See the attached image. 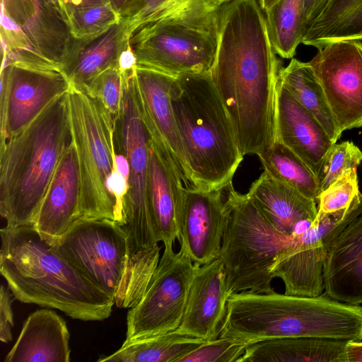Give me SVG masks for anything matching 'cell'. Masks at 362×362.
<instances>
[{"instance_id": "cell-13", "label": "cell", "mask_w": 362, "mask_h": 362, "mask_svg": "<svg viewBox=\"0 0 362 362\" xmlns=\"http://www.w3.org/2000/svg\"><path fill=\"white\" fill-rule=\"evenodd\" d=\"M148 289L127 315L124 341L177 329L182 320L196 264L164 247Z\"/></svg>"}, {"instance_id": "cell-37", "label": "cell", "mask_w": 362, "mask_h": 362, "mask_svg": "<svg viewBox=\"0 0 362 362\" xmlns=\"http://www.w3.org/2000/svg\"><path fill=\"white\" fill-rule=\"evenodd\" d=\"M249 344L243 341L218 337L206 341L177 362H238Z\"/></svg>"}, {"instance_id": "cell-43", "label": "cell", "mask_w": 362, "mask_h": 362, "mask_svg": "<svg viewBox=\"0 0 362 362\" xmlns=\"http://www.w3.org/2000/svg\"><path fill=\"white\" fill-rule=\"evenodd\" d=\"M115 164L118 172L128 181L129 175V166L127 158L122 153L115 151Z\"/></svg>"}, {"instance_id": "cell-9", "label": "cell", "mask_w": 362, "mask_h": 362, "mask_svg": "<svg viewBox=\"0 0 362 362\" xmlns=\"http://www.w3.org/2000/svg\"><path fill=\"white\" fill-rule=\"evenodd\" d=\"M1 66L62 71L76 39L57 0H1Z\"/></svg>"}, {"instance_id": "cell-5", "label": "cell", "mask_w": 362, "mask_h": 362, "mask_svg": "<svg viewBox=\"0 0 362 362\" xmlns=\"http://www.w3.org/2000/svg\"><path fill=\"white\" fill-rule=\"evenodd\" d=\"M170 98L192 186L223 189L244 156L209 72L175 77Z\"/></svg>"}, {"instance_id": "cell-23", "label": "cell", "mask_w": 362, "mask_h": 362, "mask_svg": "<svg viewBox=\"0 0 362 362\" xmlns=\"http://www.w3.org/2000/svg\"><path fill=\"white\" fill-rule=\"evenodd\" d=\"M247 194L269 223L286 235L300 233L317 214L315 200L274 180L264 171Z\"/></svg>"}, {"instance_id": "cell-45", "label": "cell", "mask_w": 362, "mask_h": 362, "mask_svg": "<svg viewBox=\"0 0 362 362\" xmlns=\"http://www.w3.org/2000/svg\"><path fill=\"white\" fill-rule=\"evenodd\" d=\"M278 0H259V5L264 11Z\"/></svg>"}, {"instance_id": "cell-24", "label": "cell", "mask_w": 362, "mask_h": 362, "mask_svg": "<svg viewBox=\"0 0 362 362\" xmlns=\"http://www.w3.org/2000/svg\"><path fill=\"white\" fill-rule=\"evenodd\" d=\"M69 332L57 313L41 309L31 313L5 362H69Z\"/></svg>"}, {"instance_id": "cell-29", "label": "cell", "mask_w": 362, "mask_h": 362, "mask_svg": "<svg viewBox=\"0 0 362 362\" xmlns=\"http://www.w3.org/2000/svg\"><path fill=\"white\" fill-rule=\"evenodd\" d=\"M279 81L295 98L319 122L333 143L341 137L324 91L308 62L292 58L286 67H281Z\"/></svg>"}, {"instance_id": "cell-17", "label": "cell", "mask_w": 362, "mask_h": 362, "mask_svg": "<svg viewBox=\"0 0 362 362\" xmlns=\"http://www.w3.org/2000/svg\"><path fill=\"white\" fill-rule=\"evenodd\" d=\"M150 136L148 196L158 242L173 247L180 235L184 182L170 153L161 139Z\"/></svg>"}, {"instance_id": "cell-2", "label": "cell", "mask_w": 362, "mask_h": 362, "mask_svg": "<svg viewBox=\"0 0 362 362\" xmlns=\"http://www.w3.org/2000/svg\"><path fill=\"white\" fill-rule=\"evenodd\" d=\"M0 273L15 299L62 311L72 319L103 321L115 305L35 225L0 230Z\"/></svg>"}, {"instance_id": "cell-3", "label": "cell", "mask_w": 362, "mask_h": 362, "mask_svg": "<svg viewBox=\"0 0 362 362\" xmlns=\"http://www.w3.org/2000/svg\"><path fill=\"white\" fill-rule=\"evenodd\" d=\"M218 337L249 345L294 337L362 341V306L338 301L326 293L303 296L274 291L234 292Z\"/></svg>"}, {"instance_id": "cell-22", "label": "cell", "mask_w": 362, "mask_h": 362, "mask_svg": "<svg viewBox=\"0 0 362 362\" xmlns=\"http://www.w3.org/2000/svg\"><path fill=\"white\" fill-rule=\"evenodd\" d=\"M80 171L74 142L67 148L56 168L35 222L44 235L57 238L77 219L80 200Z\"/></svg>"}, {"instance_id": "cell-11", "label": "cell", "mask_w": 362, "mask_h": 362, "mask_svg": "<svg viewBox=\"0 0 362 362\" xmlns=\"http://www.w3.org/2000/svg\"><path fill=\"white\" fill-rule=\"evenodd\" d=\"M362 214V193L348 208L332 213L317 211L314 221L296 234L293 243L273 264L271 274L280 278L288 295L317 296L324 287V264L329 248L342 230Z\"/></svg>"}, {"instance_id": "cell-44", "label": "cell", "mask_w": 362, "mask_h": 362, "mask_svg": "<svg viewBox=\"0 0 362 362\" xmlns=\"http://www.w3.org/2000/svg\"><path fill=\"white\" fill-rule=\"evenodd\" d=\"M110 6L120 16V14L135 0H108Z\"/></svg>"}, {"instance_id": "cell-12", "label": "cell", "mask_w": 362, "mask_h": 362, "mask_svg": "<svg viewBox=\"0 0 362 362\" xmlns=\"http://www.w3.org/2000/svg\"><path fill=\"white\" fill-rule=\"evenodd\" d=\"M54 241L66 259L115 297L129 257L127 234L119 223L107 219L79 218Z\"/></svg>"}, {"instance_id": "cell-4", "label": "cell", "mask_w": 362, "mask_h": 362, "mask_svg": "<svg viewBox=\"0 0 362 362\" xmlns=\"http://www.w3.org/2000/svg\"><path fill=\"white\" fill-rule=\"evenodd\" d=\"M73 141L67 93L0 146V214L8 226L35 225L62 155Z\"/></svg>"}, {"instance_id": "cell-19", "label": "cell", "mask_w": 362, "mask_h": 362, "mask_svg": "<svg viewBox=\"0 0 362 362\" xmlns=\"http://www.w3.org/2000/svg\"><path fill=\"white\" fill-rule=\"evenodd\" d=\"M135 76L138 100L146 127L163 142L185 186H192L191 172L171 103L170 91L175 76L137 66Z\"/></svg>"}, {"instance_id": "cell-33", "label": "cell", "mask_w": 362, "mask_h": 362, "mask_svg": "<svg viewBox=\"0 0 362 362\" xmlns=\"http://www.w3.org/2000/svg\"><path fill=\"white\" fill-rule=\"evenodd\" d=\"M215 7L210 0H135L119 16L128 35L144 25L179 11Z\"/></svg>"}, {"instance_id": "cell-15", "label": "cell", "mask_w": 362, "mask_h": 362, "mask_svg": "<svg viewBox=\"0 0 362 362\" xmlns=\"http://www.w3.org/2000/svg\"><path fill=\"white\" fill-rule=\"evenodd\" d=\"M71 83L61 71L8 64L1 66V144L29 125Z\"/></svg>"}, {"instance_id": "cell-41", "label": "cell", "mask_w": 362, "mask_h": 362, "mask_svg": "<svg viewBox=\"0 0 362 362\" xmlns=\"http://www.w3.org/2000/svg\"><path fill=\"white\" fill-rule=\"evenodd\" d=\"M327 1V0H304L306 25L317 16Z\"/></svg>"}, {"instance_id": "cell-32", "label": "cell", "mask_w": 362, "mask_h": 362, "mask_svg": "<svg viewBox=\"0 0 362 362\" xmlns=\"http://www.w3.org/2000/svg\"><path fill=\"white\" fill-rule=\"evenodd\" d=\"M160 247L141 250L129 257L124 276L115 297L118 308H133L145 295L160 260Z\"/></svg>"}, {"instance_id": "cell-42", "label": "cell", "mask_w": 362, "mask_h": 362, "mask_svg": "<svg viewBox=\"0 0 362 362\" xmlns=\"http://www.w3.org/2000/svg\"><path fill=\"white\" fill-rule=\"evenodd\" d=\"M61 8L85 7L109 4L108 0H57Z\"/></svg>"}, {"instance_id": "cell-26", "label": "cell", "mask_w": 362, "mask_h": 362, "mask_svg": "<svg viewBox=\"0 0 362 362\" xmlns=\"http://www.w3.org/2000/svg\"><path fill=\"white\" fill-rule=\"evenodd\" d=\"M348 341L315 337H281L249 345L238 362H346Z\"/></svg>"}, {"instance_id": "cell-40", "label": "cell", "mask_w": 362, "mask_h": 362, "mask_svg": "<svg viewBox=\"0 0 362 362\" xmlns=\"http://www.w3.org/2000/svg\"><path fill=\"white\" fill-rule=\"evenodd\" d=\"M346 362H362V341H348L345 349Z\"/></svg>"}, {"instance_id": "cell-18", "label": "cell", "mask_w": 362, "mask_h": 362, "mask_svg": "<svg viewBox=\"0 0 362 362\" xmlns=\"http://www.w3.org/2000/svg\"><path fill=\"white\" fill-rule=\"evenodd\" d=\"M230 294L219 257L206 264H197L177 329L206 341L218 338Z\"/></svg>"}, {"instance_id": "cell-36", "label": "cell", "mask_w": 362, "mask_h": 362, "mask_svg": "<svg viewBox=\"0 0 362 362\" xmlns=\"http://www.w3.org/2000/svg\"><path fill=\"white\" fill-rule=\"evenodd\" d=\"M122 87L123 73L116 66L103 72L83 91L98 100L115 122L119 112Z\"/></svg>"}, {"instance_id": "cell-14", "label": "cell", "mask_w": 362, "mask_h": 362, "mask_svg": "<svg viewBox=\"0 0 362 362\" xmlns=\"http://www.w3.org/2000/svg\"><path fill=\"white\" fill-rule=\"evenodd\" d=\"M308 63L340 131L362 127V42H329Z\"/></svg>"}, {"instance_id": "cell-6", "label": "cell", "mask_w": 362, "mask_h": 362, "mask_svg": "<svg viewBox=\"0 0 362 362\" xmlns=\"http://www.w3.org/2000/svg\"><path fill=\"white\" fill-rule=\"evenodd\" d=\"M219 8L179 11L139 28L130 38L136 66L175 77L209 72L217 49Z\"/></svg>"}, {"instance_id": "cell-27", "label": "cell", "mask_w": 362, "mask_h": 362, "mask_svg": "<svg viewBox=\"0 0 362 362\" xmlns=\"http://www.w3.org/2000/svg\"><path fill=\"white\" fill-rule=\"evenodd\" d=\"M340 40H362V0H327L306 25L302 43L317 49Z\"/></svg>"}, {"instance_id": "cell-31", "label": "cell", "mask_w": 362, "mask_h": 362, "mask_svg": "<svg viewBox=\"0 0 362 362\" xmlns=\"http://www.w3.org/2000/svg\"><path fill=\"white\" fill-rule=\"evenodd\" d=\"M264 12L275 52L282 58L292 59L305 30L304 0H278Z\"/></svg>"}, {"instance_id": "cell-8", "label": "cell", "mask_w": 362, "mask_h": 362, "mask_svg": "<svg viewBox=\"0 0 362 362\" xmlns=\"http://www.w3.org/2000/svg\"><path fill=\"white\" fill-rule=\"evenodd\" d=\"M67 98L80 171L77 219H107L122 225L123 217L107 187L115 166V122L98 100L71 85Z\"/></svg>"}, {"instance_id": "cell-35", "label": "cell", "mask_w": 362, "mask_h": 362, "mask_svg": "<svg viewBox=\"0 0 362 362\" xmlns=\"http://www.w3.org/2000/svg\"><path fill=\"white\" fill-rule=\"evenodd\" d=\"M361 162L362 152L352 141L334 144L325 156L317 177L320 193L346 171L357 169Z\"/></svg>"}, {"instance_id": "cell-21", "label": "cell", "mask_w": 362, "mask_h": 362, "mask_svg": "<svg viewBox=\"0 0 362 362\" xmlns=\"http://www.w3.org/2000/svg\"><path fill=\"white\" fill-rule=\"evenodd\" d=\"M325 293L348 304H362V214L337 236L323 269Z\"/></svg>"}, {"instance_id": "cell-46", "label": "cell", "mask_w": 362, "mask_h": 362, "mask_svg": "<svg viewBox=\"0 0 362 362\" xmlns=\"http://www.w3.org/2000/svg\"><path fill=\"white\" fill-rule=\"evenodd\" d=\"M211 2L216 7H221L223 4L230 2L232 0H210Z\"/></svg>"}, {"instance_id": "cell-39", "label": "cell", "mask_w": 362, "mask_h": 362, "mask_svg": "<svg viewBox=\"0 0 362 362\" xmlns=\"http://www.w3.org/2000/svg\"><path fill=\"white\" fill-rule=\"evenodd\" d=\"M12 293L9 288L1 284L0 289V340L8 343L12 340V328L14 325L12 310Z\"/></svg>"}, {"instance_id": "cell-25", "label": "cell", "mask_w": 362, "mask_h": 362, "mask_svg": "<svg viewBox=\"0 0 362 362\" xmlns=\"http://www.w3.org/2000/svg\"><path fill=\"white\" fill-rule=\"evenodd\" d=\"M130 38L119 20L98 36L76 39L62 71L71 86L84 90L103 72L118 66L122 56L130 47Z\"/></svg>"}, {"instance_id": "cell-38", "label": "cell", "mask_w": 362, "mask_h": 362, "mask_svg": "<svg viewBox=\"0 0 362 362\" xmlns=\"http://www.w3.org/2000/svg\"><path fill=\"white\" fill-rule=\"evenodd\" d=\"M359 194L357 169L348 170L320 193L317 211L327 214L348 208Z\"/></svg>"}, {"instance_id": "cell-30", "label": "cell", "mask_w": 362, "mask_h": 362, "mask_svg": "<svg viewBox=\"0 0 362 362\" xmlns=\"http://www.w3.org/2000/svg\"><path fill=\"white\" fill-rule=\"evenodd\" d=\"M266 172L274 180L317 202V179L308 166L279 139L257 154Z\"/></svg>"}, {"instance_id": "cell-1", "label": "cell", "mask_w": 362, "mask_h": 362, "mask_svg": "<svg viewBox=\"0 0 362 362\" xmlns=\"http://www.w3.org/2000/svg\"><path fill=\"white\" fill-rule=\"evenodd\" d=\"M257 0H232L218 12V45L209 71L242 154L257 155L276 139L280 63Z\"/></svg>"}, {"instance_id": "cell-34", "label": "cell", "mask_w": 362, "mask_h": 362, "mask_svg": "<svg viewBox=\"0 0 362 362\" xmlns=\"http://www.w3.org/2000/svg\"><path fill=\"white\" fill-rule=\"evenodd\" d=\"M61 9L73 37L78 40L98 36L120 20L110 4Z\"/></svg>"}, {"instance_id": "cell-7", "label": "cell", "mask_w": 362, "mask_h": 362, "mask_svg": "<svg viewBox=\"0 0 362 362\" xmlns=\"http://www.w3.org/2000/svg\"><path fill=\"white\" fill-rule=\"evenodd\" d=\"M223 191L230 217L219 257L229 291L272 292V267L293 243L295 235L276 230L248 194L236 192L232 182Z\"/></svg>"}, {"instance_id": "cell-10", "label": "cell", "mask_w": 362, "mask_h": 362, "mask_svg": "<svg viewBox=\"0 0 362 362\" xmlns=\"http://www.w3.org/2000/svg\"><path fill=\"white\" fill-rule=\"evenodd\" d=\"M136 68L123 72L121 105L114 130L115 151L127 158L129 166L121 225L127 237L129 257L158 243L148 196L150 136L138 100Z\"/></svg>"}, {"instance_id": "cell-20", "label": "cell", "mask_w": 362, "mask_h": 362, "mask_svg": "<svg viewBox=\"0 0 362 362\" xmlns=\"http://www.w3.org/2000/svg\"><path fill=\"white\" fill-rule=\"evenodd\" d=\"M275 116L276 139L295 153L317 177L325 157L334 143L279 79Z\"/></svg>"}, {"instance_id": "cell-28", "label": "cell", "mask_w": 362, "mask_h": 362, "mask_svg": "<svg viewBox=\"0 0 362 362\" xmlns=\"http://www.w3.org/2000/svg\"><path fill=\"white\" fill-rule=\"evenodd\" d=\"M206 340L180 332L177 329L129 341L99 362H177Z\"/></svg>"}, {"instance_id": "cell-16", "label": "cell", "mask_w": 362, "mask_h": 362, "mask_svg": "<svg viewBox=\"0 0 362 362\" xmlns=\"http://www.w3.org/2000/svg\"><path fill=\"white\" fill-rule=\"evenodd\" d=\"M223 189L185 186L178 240L180 250L194 264L202 265L220 255L230 217Z\"/></svg>"}]
</instances>
